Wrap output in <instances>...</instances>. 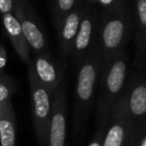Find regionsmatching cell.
<instances>
[{
    "label": "cell",
    "instance_id": "7a4b0ae2",
    "mask_svg": "<svg viewBox=\"0 0 146 146\" xmlns=\"http://www.w3.org/2000/svg\"><path fill=\"white\" fill-rule=\"evenodd\" d=\"M103 60L98 43L77 66V81L74 94V124L77 132L83 129L94 102Z\"/></svg>",
    "mask_w": 146,
    "mask_h": 146
},
{
    "label": "cell",
    "instance_id": "9c48e42d",
    "mask_svg": "<svg viewBox=\"0 0 146 146\" xmlns=\"http://www.w3.org/2000/svg\"><path fill=\"white\" fill-rule=\"evenodd\" d=\"M67 100L64 85L61 84L54 92L52 111L47 132L45 146H66L67 132Z\"/></svg>",
    "mask_w": 146,
    "mask_h": 146
},
{
    "label": "cell",
    "instance_id": "6da1fadb",
    "mask_svg": "<svg viewBox=\"0 0 146 146\" xmlns=\"http://www.w3.org/2000/svg\"><path fill=\"white\" fill-rule=\"evenodd\" d=\"M134 32V14L129 0H117L101 8L98 15V46L103 62H107L126 46Z\"/></svg>",
    "mask_w": 146,
    "mask_h": 146
},
{
    "label": "cell",
    "instance_id": "52a82bcc",
    "mask_svg": "<svg viewBox=\"0 0 146 146\" xmlns=\"http://www.w3.org/2000/svg\"><path fill=\"white\" fill-rule=\"evenodd\" d=\"M98 15L99 10L95 5L87 4L72 45L70 57L77 67L88 52L98 43Z\"/></svg>",
    "mask_w": 146,
    "mask_h": 146
},
{
    "label": "cell",
    "instance_id": "44dd1931",
    "mask_svg": "<svg viewBox=\"0 0 146 146\" xmlns=\"http://www.w3.org/2000/svg\"><path fill=\"white\" fill-rule=\"evenodd\" d=\"M117 0H96V4L100 6L101 8L109 7L112 4H114Z\"/></svg>",
    "mask_w": 146,
    "mask_h": 146
},
{
    "label": "cell",
    "instance_id": "5bb4252c",
    "mask_svg": "<svg viewBox=\"0 0 146 146\" xmlns=\"http://www.w3.org/2000/svg\"><path fill=\"white\" fill-rule=\"evenodd\" d=\"M0 146H16V120L13 108L0 114Z\"/></svg>",
    "mask_w": 146,
    "mask_h": 146
},
{
    "label": "cell",
    "instance_id": "603a6c76",
    "mask_svg": "<svg viewBox=\"0 0 146 146\" xmlns=\"http://www.w3.org/2000/svg\"><path fill=\"white\" fill-rule=\"evenodd\" d=\"M84 1L88 4H91V5H95L96 4V0H84Z\"/></svg>",
    "mask_w": 146,
    "mask_h": 146
},
{
    "label": "cell",
    "instance_id": "5b68a950",
    "mask_svg": "<svg viewBox=\"0 0 146 146\" xmlns=\"http://www.w3.org/2000/svg\"><path fill=\"white\" fill-rule=\"evenodd\" d=\"M142 128L146 127L138 128L133 122L120 96L111 110L102 146H130Z\"/></svg>",
    "mask_w": 146,
    "mask_h": 146
},
{
    "label": "cell",
    "instance_id": "7c38bea8",
    "mask_svg": "<svg viewBox=\"0 0 146 146\" xmlns=\"http://www.w3.org/2000/svg\"><path fill=\"white\" fill-rule=\"evenodd\" d=\"M134 31L136 54L133 66L142 69L146 58V0H134Z\"/></svg>",
    "mask_w": 146,
    "mask_h": 146
},
{
    "label": "cell",
    "instance_id": "ba28073f",
    "mask_svg": "<svg viewBox=\"0 0 146 146\" xmlns=\"http://www.w3.org/2000/svg\"><path fill=\"white\" fill-rule=\"evenodd\" d=\"M129 116L138 128L146 127V80L144 73H135L125 84L121 94Z\"/></svg>",
    "mask_w": 146,
    "mask_h": 146
},
{
    "label": "cell",
    "instance_id": "7402d4cb",
    "mask_svg": "<svg viewBox=\"0 0 146 146\" xmlns=\"http://www.w3.org/2000/svg\"><path fill=\"white\" fill-rule=\"evenodd\" d=\"M11 108H13V106H12V104H7V106L0 104V114H2L3 112H5L6 110H11Z\"/></svg>",
    "mask_w": 146,
    "mask_h": 146
},
{
    "label": "cell",
    "instance_id": "9a60e30c",
    "mask_svg": "<svg viewBox=\"0 0 146 146\" xmlns=\"http://www.w3.org/2000/svg\"><path fill=\"white\" fill-rule=\"evenodd\" d=\"M77 1L78 0H51V17L55 29H57L63 18L73 9Z\"/></svg>",
    "mask_w": 146,
    "mask_h": 146
},
{
    "label": "cell",
    "instance_id": "30bf717a",
    "mask_svg": "<svg viewBox=\"0 0 146 146\" xmlns=\"http://www.w3.org/2000/svg\"><path fill=\"white\" fill-rule=\"evenodd\" d=\"M87 4L84 0H78L73 9L63 18L56 29L60 57L63 61L67 60L71 55L74 39Z\"/></svg>",
    "mask_w": 146,
    "mask_h": 146
},
{
    "label": "cell",
    "instance_id": "e0dca14e",
    "mask_svg": "<svg viewBox=\"0 0 146 146\" xmlns=\"http://www.w3.org/2000/svg\"><path fill=\"white\" fill-rule=\"evenodd\" d=\"M16 0H0V13L2 15L7 13L14 14Z\"/></svg>",
    "mask_w": 146,
    "mask_h": 146
},
{
    "label": "cell",
    "instance_id": "3957f363",
    "mask_svg": "<svg viewBox=\"0 0 146 146\" xmlns=\"http://www.w3.org/2000/svg\"><path fill=\"white\" fill-rule=\"evenodd\" d=\"M128 54L121 51L107 62H103L99 77L96 121L98 127H106L111 110L118 100L127 82Z\"/></svg>",
    "mask_w": 146,
    "mask_h": 146
},
{
    "label": "cell",
    "instance_id": "ac0fdd59",
    "mask_svg": "<svg viewBox=\"0 0 146 146\" xmlns=\"http://www.w3.org/2000/svg\"><path fill=\"white\" fill-rule=\"evenodd\" d=\"M106 127H100L98 130L96 131L95 135H94L93 139L90 141L88 146H102V141H103V137L105 134Z\"/></svg>",
    "mask_w": 146,
    "mask_h": 146
},
{
    "label": "cell",
    "instance_id": "2e32d148",
    "mask_svg": "<svg viewBox=\"0 0 146 146\" xmlns=\"http://www.w3.org/2000/svg\"><path fill=\"white\" fill-rule=\"evenodd\" d=\"M15 92V85L7 75L0 72V104H11V98Z\"/></svg>",
    "mask_w": 146,
    "mask_h": 146
},
{
    "label": "cell",
    "instance_id": "277c9868",
    "mask_svg": "<svg viewBox=\"0 0 146 146\" xmlns=\"http://www.w3.org/2000/svg\"><path fill=\"white\" fill-rule=\"evenodd\" d=\"M27 76L29 81L32 118H33L36 139L39 145L45 146L51 111H52L53 96L36 79L32 70L31 62L27 65Z\"/></svg>",
    "mask_w": 146,
    "mask_h": 146
},
{
    "label": "cell",
    "instance_id": "8fae6325",
    "mask_svg": "<svg viewBox=\"0 0 146 146\" xmlns=\"http://www.w3.org/2000/svg\"><path fill=\"white\" fill-rule=\"evenodd\" d=\"M31 66L38 82L53 96L62 84L63 74L59 66L53 61L49 53L34 55Z\"/></svg>",
    "mask_w": 146,
    "mask_h": 146
},
{
    "label": "cell",
    "instance_id": "8992f818",
    "mask_svg": "<svg viewBox=\"0 0 146 146\" xmlns=\"http://www.w3.org/2000/svg\"><path fill=\"white\" fill-rule=\"evenodd\" d=\"M14 15L19 22L30 51L34 55L47 54L48 47L46 36L29 2L27 0H16Z\"/></svg>",
    "mask_w": 146,
    "mask_h": 146
},
{
    "label": "cell",
    "instance_id": "ffe728a7",
    "mask_svg": "<svg viewBox=\"0 0 146 146\" xmlns=\"http://www.w3.org/2000/svg\"><path fill=\"white\" fill-rule=\"evenodd\" d=\"M6 62H7V52L5 46L3 44H0V72H3Z\"/></svg>",
    "mask_w": 146,
    "mask_h": 146
},
{
    "label": "cell",
    "instance_id": "4fadbf2b",
    "mask_svg": "<svg viewBox=\"0 0 146 146\" xmlns=\"http://www.w3.org/2000/svg\"><path fill=\"white\" fill-rule=\"evenodd\" d=\"M2 23L16 54L23 63L28 65L31 62L30 49L15 15L13 13L2 15Z\"/></svg>",
    "mask_w": 146,
    "mask_h": 146
},
{
    "label": "cell",
    "instance_id": "d6986e66",
    "mask_svg": "<svg viewBox=\"0 0 146 146\" xmlns=\"http://www.w3.org/2000/svg\"><path fill=\"white\" fill-rule=\"evenodd\" d=\"M130 146H146V128H142L137 133L136 138Z\"/></svg>",
    "mask_w": 146,
    "mask_h": 146
}]
</instances>
